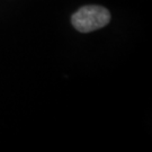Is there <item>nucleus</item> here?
<instances>
[{
  "mask_svg": "<svg viewBox=\"0 0 152 152\" xmlns=\"http://www.w3.org/2000/svg\"><path fill=\"white\" fill-rule=\"evenodd\" d=\"M110 20L109 11L102 6H85L72 15L73 27L81 33H89L106 26Z\"/></svg>",
  "mask_w": 152,
  "mask_h": 152,
  "instance_id": "obj_1",
  "label": "nucleus"
}]
</instances>
